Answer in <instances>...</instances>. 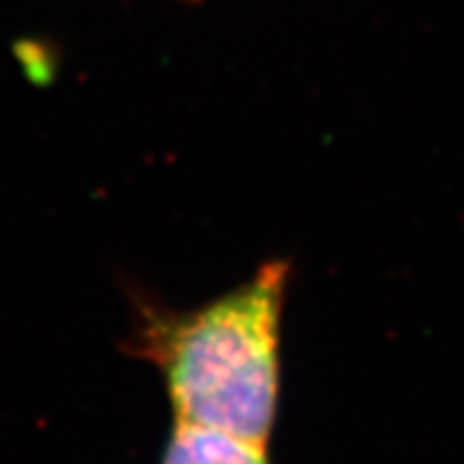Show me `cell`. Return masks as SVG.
Masks as SVG:
<instances>
[{
	"label": "cell",
	"instance_id": "cell-1",
	"mask_svg": "<svg viewBox=\"0 0 464 464\" xmlns=\"http://www.w3.org/2000/svg\"><path fill=\"white\" fill-rule=\"evenodd\" d=\"M288 274L285 262H269L250 281L191 312L141 306L130 353L160 372L175 422L269 446L281 399Z\"/></svg>",
	"mask_w": 464,
	"mask_h": 464
},
{
	"label": "cell",
	"instance_id": "cell-2",
	"mask_svg": "<svg viewBox=\"0 0 464 464\" xmlns=\"http://www.w3.org/2000/svg\"><path fill=\"white\" fill-rule=\"evenodd\" d=\"M159 464H271L269 446L227 431L175 422Z\"/></svg>",
	"mask_w": 464,
	"mask_h": 464
}]
</instances>
